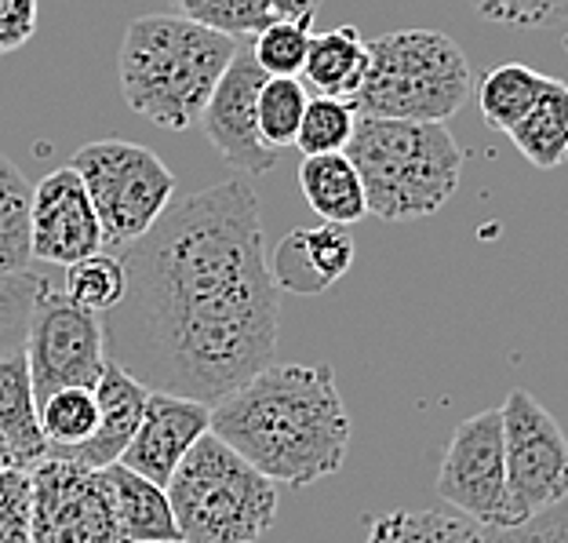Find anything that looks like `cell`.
I'll list each match as a JSON object with an SVG mask.
<instances>
[{
  "label": "cell",
  "instance_id": "obj_13",
  "mask_svg": "<svg viewBox=\"0 0 568 543\" xmlns=\"http://www.w3.org/2000/svg\"><path fill=\"white\" fill-rule=\"evenodd\" d=\"M30 244H33V260L55 267H70L77 260H84V255L106 249L95 204L88 198L84 179L77 175L73 164L55 168V172H48L33 187Z\"/></svg>",
  "mask_w": 568,
  "mask_h": 543
},
{
  "label": "cell",
  "instance_id": "obj_18",
  "mask_svg": "<svg viewBox=\"0 0 568 543\" xmlns=\"http://www.w3.org/2000/svg\"><path fill=\"white\" fill-rule=\"evenodd\" d=\"M368 73V41L354 26H332L310 37L306 62H303V81L317 88V95L346 99L357 95V88L365 84Z\"/></svg>",
  "mask_w": 568,
  "mask_h": 543
},
{
  "label": "cell",
  "instance_id": "obj_28",
  "mask_svg": "<svg viewBox=\"0 0 568 543\" xmlns=\"http://www.w3.org/2000/svg\"><path fill=\"white\" fill-rule=\"evenodd\" d=\"M354 124H357L354 102L317 95L306 102L292 147H300L303 158H314V153H343L354 139Z\"/></svg>",
  "mask_w": 568,
  "mask_h": 543
},
{
  "label": "cell",
  "instance_id": "obj_26",
  "mask_svg": "<svg viewBox=\"0 0 568 543\" xmlns=\"http://www.w3.org/2000/svg\"><path fill=\"white\" fill-rule=\"evenodd\" d=\"M124 289H128L124 260L118 252H106V249L70 263L67 284H62V292H67L77 306L92 310V314H99V318L124 300Z\"/></svg>",
  "mask_w": 568,
  "mask_h": 543
},
{
  "label": "cell",
  "instance_id": "obj_16",
  "mask_svg": "<svg viewBox=\"0 0 568 543\" xmlns=\"http://www.w3.org/2000/svg\"><path fill=\"white\" fill-rule=\"evenodd\" d=\"M150 386H142L132 372L121 369L118 361L106 358V369L95 383V402H99V423L88 442L73 445V449H48L44 456H59V460H73L81 467H113L121 456L132 434L139 431L142 409H146Z\"/></svg>",
  "mask_w": 568,
  "mask_h": 543
},
{
  "label": "cell",
  "instance_id": "obj_29",
  "mask_svg": "<svg viewBox=\"0 0 568 543\" xmlns=\"http://www.w3.org/2000/svg\"><path fill=\"white\" fill-rule=\"evenodd\" d=\"M48 284L51 281L33 270H0V358L26 351L33 306Z\"/></svg>",
  "mask_w": 568,
  "mask_h": 543
},
{
  "label": "cell",
  "instance_id": "obj_4",
  "mask_svg": "<svg viewBox=\"0 0 568 543\" xmlns=\"http://www.w3.org/2000/svg\"><path fill=\"white\" fill-rule=\"evenodd\" d=\"M346 158L365 187L368 215L383 223L442 212L459 190L467 161L442 121H394L365 113H357Z\"/></svg>",
  "mask_w": 568,
  "mask_h": 543
},
{
  "label": "cell",
  "instance_id": "obj_8",
  "mask_svg": "<svg viewBox=\"0 0 568 543\" xmlns=\"http://www.w3.org/2000/svg\"><path fill=\"white\" fill-rule=\"evenodd\" d=\"M499 412L507 456V529L536 519L568 496V438L525 386H514Z\"/></svg>",
  "mask_w": 568,
  "mask_h": 543
},
{
  "label": "cell",
  "instance_id": "obj_35",
  "mask_svg": "<svg viewBox=\"0 0 568 543\" xmlns=\"http://www.w3.org/2000/svg\"><path fill=\"white\" fill-rule=\"evenodd\" d=\"M37 33V0H0V56Z\"/></svg>",
  "mask_w": 568,
  "mask_h": 543
},
{
  "label": "cell",
  "instance_id": "obj_33",
  "mask_svg": "<svg viewBox=\"0 0 568 543\" xmlns=\"http://www.w3.org/2000/svg\"><path fill=\"white\" fill-rule=\"evenodd\" d=\"M0 543H30V471H0Z\"/></svg>",
  "mask_w": 568,
  "mask_h": 543
},
{
  "label": "cell",
  "instance_id": "obj_5",
  "mask_svg": "<svg viewBox=\"0 0 568 543\" xmlns=\"http://www.w3.org/2000/svg\"><path fill=\"white\" fill-rule=\"evenodd\" d=\"M164 489L183 543H255L277 519V482L212 431L186 452Z\"/></svg>",
  "mask_w": 568,
  "mask_h": 543
},
{
  "label": "cell",
  "instance_id": "obj_21",
  "mask_svg": "<svg viewBox=\"0 0 568 543\" xmlns=\"http://www.w3.org/2000/svg\"><path fill=\"white\" fill-rule=\"evenodd\" d=\"M0 434L19 449L26 467L44 460L48 442L41 431V416H37V394L26 354L0 358Z\"/></svg>",
  "mask_w": 568,
  "mask_h": 543
},
{
  "label": "cell",
  "instance_id": "obj_6",
  "mask_svg": "<svg viewBox=\"0 0 568 543\" xmlns=\"http://www.w3.org/2000/svg\"><path fill=\"white\" fill-rule=\"evenodd\" d=\"M470 62L448 33L394 30L368 41V73L351 102L365 118L445 124L470 99Z\"/></svg>",
  "mask_w": 568,
  "mask_h": 543
},
{
  "label": "cell",
  "instance_id": "obj_31",
  "mask_svg": "<svg viewBox=\"0 0 568 543\" xmlns=\"http://www.w3.org/2000/svg\"><path fill=\"white\" fill-rule=\"evenodd\" d=\"M310 22L314 19H277L252 37V56L266 77H303L306 48L314 37Z\"/></svg>",
  "mask_w": 568,
  "mask_h": 543
},
{
  "label": "cell",
  "instance_id": "obj_17",
  "mask_svg": "<svg viewBox=\"0 0 568 543\" xmlns=\"http://www.w3.org/2000/svg\"><path fill=\"white\" fill-rule=\"evenodd\" d=\"M102 471H106L124 543H183L179 540L172 500H168L164 485L135 474L132 467H124V463H113V467H102Z\"/></svg>",
  "mask_w": 568,
  "mask_h": 543
},
{
  "label": "cell",
  "instance_id": "obj_14",
  "mask_svg": "<svg viewBox=\"0 0 568 543\" xmlns=\"http://www.w3.org/2000/svg\"><path fill=\"white\" fill-rule=\"evenodd\" d=\"M212 431V405L193 402L183 394L150 391L146 409H142L139 431L128 442L124 456L118 463L132 467L150 482L168 485L186 452Z\"/></svg>",
  "mask_w": 568,
  "mask_h": 543
},
{
  "label": "cell",
  "instance_id": "obj_24",
  "mask_svg": "<svg viewBox=\"0 0 568 543\" xmlns=\"http://www.w3.org/2000/svg\"><path fill=\"white\" fill-rule=\"evenodd\" d=\"M547 84V73H539L525 62H503V67L488 70L481 88H477V107L481 118L496 132H510L539 99Z\"/></svg>",
  "mask_w": 568,
  "mask_h": 543
},
{
  "label": "cell",
  "instance_id": "obj_3",
  "mask_svg": "<svg viewBox=\"0 0 568 543\" xmlns=\"http://www.w3.org/2000/svg\"><path fill=\"white\" fill-rule=\"evenodd\" d=\"M237 44V37L186 16L132 19L118 51L121 95L139 118L186 132L201 121Z\"/></svg>",
  "mask_w": 568,
  "mask_h": 543
},
{
  "label": "cell",
  "instance_id": "obj_25",
  "mask_svg": "<svg viewBox=\"0 0 568 543\" xmlns=\"http://www.w3.org/2000/svg\"><path fill=\"white\" fill-rule=\"evenodd\" d=\"M30 179L0 153V270H30Z\"/></svg>",
  "mask_w": 568,
  "mask_h": 543
},
{
  "label": "cell",
  "instance_id": "obj_1",
  "mask_svg": "<svg viewBox=\"0 0 568 543\" xmlns=\"http://www.w3.org/2000/svg\"><path fill=\"white\" fill-rule=\"evenodd\" d=\"M118 255L128 289L99 318L102 340L142 386L215 405L274 361L281 289L248 179L172 201Z\"/></svg>",
  "mask_w": 568,
  "mask_h": 543
},
{
  "label": "cell",
  "instance_id": "obj_2",
  "mask_svg": "<svg viewBox=\"0 0 568 543\" xmlns=\"http://www.w3.org/2000/svg\"><path fill=\"white\" fill-rule=\"evenodd\" d=\"M212 434L277 485H314L339 474L351 449V412L332 365H274L212 405Z\"/></svg>",
  "mask_w": 568,
  "mask_h": 543
},
{
  "label": "cell",
  "instance_id": "obj_15",
  "mask_svg": "<svg viewBox=\"0 0 568 543\" xmlns=\"http://www.w3.org/2000/svg\"><path fill=\"white\" fill-rule=\"evenodd\" d=\"M357 244L351 227L321 223V227H295L288 230L274 255H266L270 278L281 292L295 295H321L354 267Z\"/></svg>",
  "mask_w": 568,
  "mask_h": 543
},
{
  "label": "cell",
  "instance_id": "obj_9",
  "mask_svg": "<svg viewBox=\"0 0 568 543\" xmlns=\"http://www.w3.org/2000/svg\"><path fill=\"white\" fill-rule=\"evenodd\" d=\"M30 543H124L106 471L44 456L30 467Z\"/></svg>",
  "mask_w": 568,
  "mask_h": 543
},
{
  "label": "cell",
  "instance_id": "obj_30",
  "mask_svg": "<svg viewBox=\"0 0 568 543\" xmlns=\"http://www.w3.org/2000/svg\"><path fill=\"white\" fill-rule=\"evenodd\" d=\"M306 102L310 95L300 77H266L260 88V107H255V113H260V135L266 147H292Z\"/></svg>",
  "mask_w": 568,
  "mask_h": 543
},
{
  "label": "cell",
  "instance_id": "obj_11",
  "mask_svg": "<svg viewBox=\"0 0 568 543\" xmlns=\"http://www.w3.org/2000/svg\"><path fill=\"white\" fill-rule=\"evenodd\" d=\"M437 493L459 514L485 529L507 522V456H503V412L485 409L467 416L445 449Z\"/></svg>",
  "mask_w": 568,
  "mask_h": 543
},
{
  "label": "cell",
  "instance_id": "obj_36",
  "mask_svg": "<svg viewBox=\"0 0 568 543\" xmlns=\"http://www.w3.org/2000/svg\"><path fill=\"white\" fill-rule=\"evenodd\" d=\"M0 471H30L26 467V460L19 456V449L11 445L4 434H0Z\"/></svg>",
  "mask_w": 568,
  "mask_h": 543
},
{
  "label": "cell",
  "instance_id": "obj_20",
  "mask_svg": "<svg viewBox=\"0 0 568 543\" xmlns=\"http://www.w3.org/2000/svg\"><path fill=\"white\" fill-rule=\"evenodd\" d=\"M507 135L521 150V158L539 172L561 168L568 161V84L547 77L532 110Z\"/></svg>",
  "mask_w": 568,
  "mask_h": 543
},
{
  "label": "cell",
  "instance_id": "obj_32",
  "mask_svg": "<svg viewBox=\"0 0 568 543\" xmlns=\"http://www.w3.org/2000/svg\"><path fill=\"white\" fill-rule=\"evenodd\" d=\"M470 4L507 30H554L568 22V0H470Z\"/></svg>",
  "mask_w": 568,
  "mask_h": 543
},
{
  "label": "cell",
  "instance_id": "obj_23",
  "mask_svg": "<svg viewBox=\"0 0 568 543\" xmlns=\"http://www.w3.org/2000/svg\"><path fill=\"white\" fill-rule=\"evenodd\" d=\"M485 525L445 511H386L372 514L365 529V543H485Z\"/></svg>",
  "mask_w": 568,
  "mask_h": 543
},
{
  "label": "cell",
  "instance_id": "obj_22",
  "mask_svg": "<svg viewBox=\"0 0 568 543\" xmlns=\"http://www.w3.org/2000/svg\"><path fill=\"white\" fill-rule=\"evenodd\" d=\"M179 16L197 19L230 37H255L277 19H314L321 0H172Z\"/></svg>",
  "mask_w": 568,
  "mask_h": 543
},
{
  "label": "cell",
  "instance_id": "obj_12",
  "mask_svg": "<svg viewBox=\"0 0 568 543\" xmlns=\"http://www.w3.org/2000/svg\"><path fill=\"white\" fill-rule=\"evenodd\" d=\"M266 81L263 67L255 62L252 48L234 51L230 67L219 77L209 107L201 113V128L209 135L212 147L223 153L230 168H237L241 175H270L277 168L281 150L266 147L260 135V88Z\"/></svg>",
  "mask_w": 568,
  "mask_h": 543
},
{
  "label": "cell",
  "instance_id": "obj_7",
  "mask_svg": "<svg viewBox=\"0 0 568 543\" xmlns=\"http://www.w3.org/2000/svg\"><path fill=\"white\" fill-rule=\"evenodd\" d=\"M70 164L84 179L102 227V241L113 252L146 234L175 198L172 168L139 142L95 139L77 150Z\"/></svg>",
  "mask_w": 568,
  "mask_h": 543
},
{
  "label": "cell",
  "instance_id": "obj_10",
  "mask_svg": "<svg viewBox=\"0 0 568 543\" xmlns=\"http://www.w3.org/2000/svg\"><path fill=\"white\" fill-rule=\"evenodd\" d=\"M26 365H30L37 405L62 386H88L106 369V340L102 321L92 310L77 306L55 284H48L33 306L30 332H26Z\"/></svg>",
  "mask_w": 568,
  "mask_h": 543
},
{
  "label": "cell",
  "instance_id": "obj_27",
  "mask_svg": "<svg viewBox=\"0 0 568 543\" xmlns=\"http://www.w3.org/2000/svg\"><path fill=\"white\" fill-rule=\"evenodd\" d=\"M37 416H41V431H44L48 449L81 445L92 438L95 423H99L95 391H88V386H62V391H55L37 405Z\"/></svg>",
  "mask_w": 568,
  "mask_h": 543
},
{
  "label": "cell",
  "instance_id": "obj_19",
  "mask_svg": "<svg viewBox=\"0 0 568 543\" xmlns=\"http://www.w3.org/2000/svg\"><path fill=\"white\" fill-rule=\"evenodd\" d=\"M300 190L306 204L321 215V223L354 227L357 219L368 215L365 187L354 161L343 153H314L300 164Z\"/></svg>",
  "mask_w": 568,
  "mask_h": 543
},
{
  "label": "cell",
  "instance_id": "obj_34",
  "mask_svg": "<svg viewBox=\"0 0 568 543\" xmlns=\"http://www.w3.org/2000/svg\"><path fill=\"white\" fill-rule=\"evenodd\" d=\"M485 543H568V496L521 525L488 529Z\"/></svg>",
  "mask_w": 568,
  "mask_h": 543
}]
</instances>
